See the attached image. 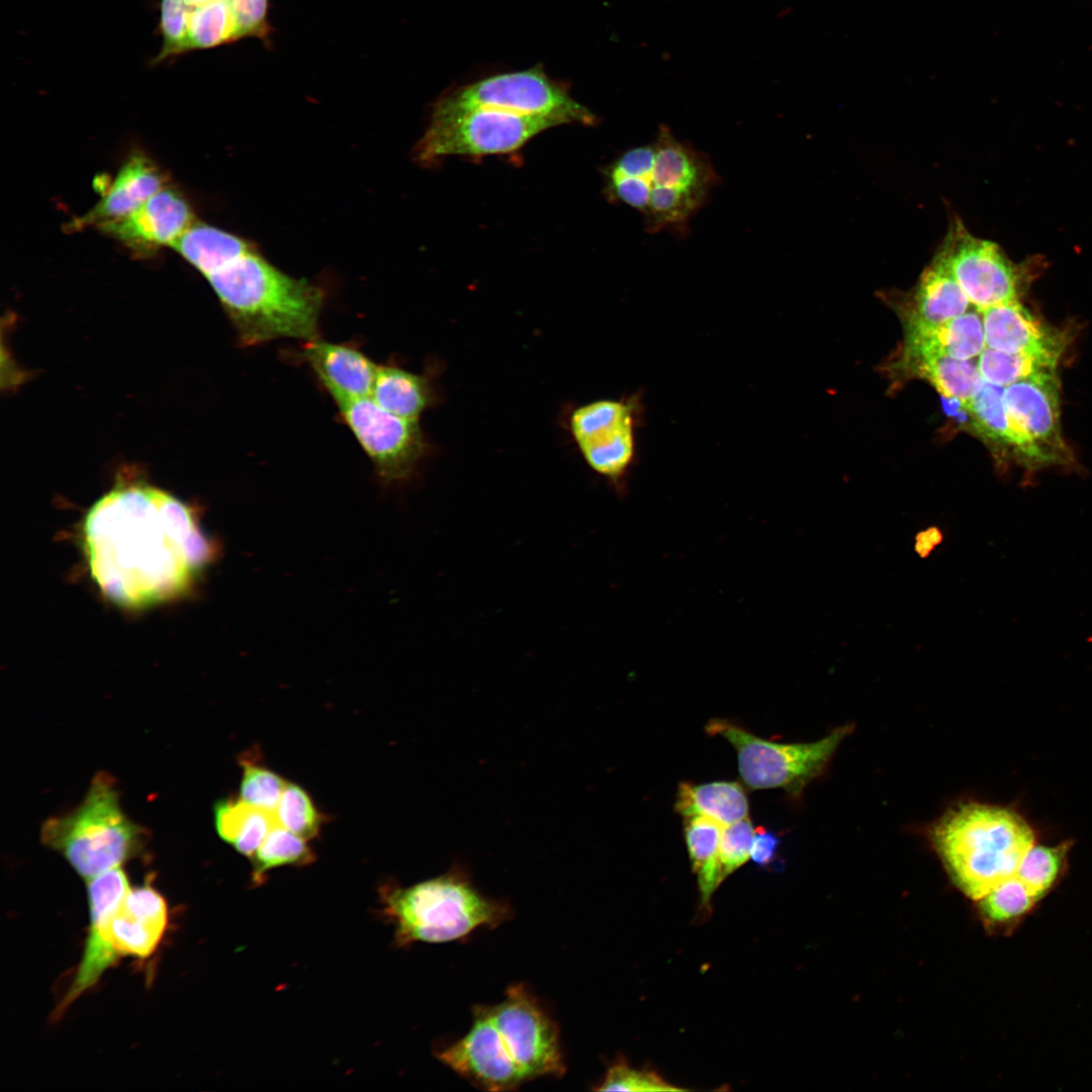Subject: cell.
Listing matches in <instances>:
<instances>
[{"label": "cell", "mask_w": 1092, "mask_h": 1092, "mask_svg": "<svg viewBox=\"0 0 1092 1092\" xmlns=\"http://www.w3.org/2000/svg\"><path fill=\"white\" fill-rule=\"evenodd\" d=\"M83 542L99 589L135 609L185 593L217 552L185 504L158 487L122 479L87 513Z\"/></svg>", "instance_id": "cell-1"}, {"label": "cell", "mask_w": 1092, "mask_h": 1092, "mask_svg": "<svg viewBox=\"0 0 1092 1092\" xmlns=\"http://www.w3.org/2000/svg\"><path fill=\"white\" fill-rule=\"evenodd\" d=\"M436 1058L475 1087L514 1091L565 1073L559 1027L524 984L511 985L496 1004H477L468 1031L439 1044Z\"/></svg>", "instance_id": "cell-2"}, {"label": "cell", "mask_w": 1092, "mask_h": 1092, "mask_svg": "<svg viewBox=\"0 0 1092 1092\" xmlns=\"http://www.w3.org/2000/svg\"><path fill=\"white\" fill-rule=\"evenodd\" d=\"M241 344L257 346L281 338H317L325 292L287 275L255 249L205 277Z\"/></svg>", "instance_id": "cell-3"}, {"label": "cell", "mask_w": 1092, "mask_h": 1092, "mask_svg": "<svg viewBox=\"0 0 1092 1092\" xmlns=\"http://www.w3.org/2000/svg\"><path fill=\"white\" fill-rule=\"evenodd\" d=\"M381 913L394 927V943H443L494 929L513 916L510 903L484 895L468 868L455 862L444 874L401 887H380Z\"/></svg>", "instance_id": "cell-4"}, {"label": "cell", "mask_w": 1092, "mask_h": 1092, "mask_svg": "<svg viewBox=\"0 0 1092 1092\" xmlns=\"http://www.w3.org/2000/svg\"><path fill=\"white\" fill-rule=\"evenodd\" d=\"M932 840L954 882L979 900L1015 875L1034 835L1014 812L970 803L942 817L933 828Z\"/></svg>", "instance_id": "cell-5"}, {"label": "cell", "mask_w": 1092, "mask_h": 1092, "mask_svg": "<svg viewBox=\"0 0 1092 1092\" xmlns=\"http://www.w3.org/2000/svg\"><path fill=\"white\" fill-rule=\"evenodd\" d=\"M144 829L121 809L113 779L93 778L83 801L71 812L42 824V843L61 853L86 881L136 855Z\"/></svg>", "instance_id": "cell-6"}, {"label": "cell", "mask_w": 1092, "mask_h": 1092, "mask_svg": "<svg viewBox=\"0 0 1092 1092\" xmlns=\"http://www.w3.org/2000/svg\"><path fill=\"white\" fill-rule=\"evenodd\" d=\"M705 730L711 736L723 737L735 748L740 778L750 790L783 789L799 797L824 770L850 728H838L808 743L772 742L723 718L711 719Z\"/></svg>", "instance_id": "cell-7"}, {"label": "cell", "mask_w": 1092, "mask_h": 1092, "mask_svg": "<svg viewBox=\"0 0 1092 1092\" xmlns=\"http://www.w3.org/2000/svg\"><path fill=\"white\" fill-rule=\"evenodd\" d=\"M561 124L564 122L556 117L488 108L432 114L414 155L422 165L431 166L451 156L509 154L540 132Z\"/></svg>", "instance_id": "cell-8"}, {"label": "cell", "mask_w": 1092, "mask_h": 1092, "mask_svg": "<svg viewBox=\"0 0 1092 1092\" xmlns=\"http://www.w3.org/2000/svg\"><path fill=\"white\" fill-rule=\"evenodd\" d=\"M653 142L644 226L650 234L680 230L703 207L719 177L707 155L678 141L666 125H660Z\"/></svg>", "instance_id": "cell-9"}, {"label": "cell", "mask_w": 1092, "mask_h": 1092, "mask_svg": "<svg viewBox=\"0 0 1092 1092\" xmlns=\"http://www.w3.org/2000/svg\"><path fill=\"white\" fill-rule=\"evenodd\" d=\"M488 108L532 116H551L564 122L595 125L598 117L551 80L541 67L494 75L452 89L434 104L432 114Z\"/></svg>", "instance_id": "cell-10"}, {"label": "cell", "mask_w": 1092, "mask_h": 1092, "mask_svg": "<svg viewBox=\"0 0 1092 1092\" xmlns=\"http://www.w3.org/2000/svg\"><path fill=\"white\" fill-rule=\"evenodd\" d=\"M640 405L637 395L598 399L575 408L569 420L586 464L619 491L636 459Z\"/></svg>", "instance_id": "cell-11"}, {"label": "cell", "mask_w": 1092, "mask_h": 1092, "mask_svg": "<svg viewBox=\"0 0 1092 1092\" xmlns=\"http://www.w3.org/2000/svg\"><path fill=\"white\" fill-rule=\"evenodd\" d=\"M335 402L383 482L412 476L427 449L419 420L396 416L370 396Z\"/></svg>", "instance_id": "cell-12"}, {"label": "cell", "mask_w": 1092, "mask_h": 1092, "mask_svg": "<svg viewBox=\"0 0 1092 1092\" xmlns=\"http://www.w3.org/2000/svg\"><path fill=\"white\" fill-rule=\"evenodd\" d=\"M936 254L977 310L1017 300L1019 268L997 244L974 237L960 219Z\"/></svg>", "instance_id": "cell-13"}, {"label": "cell", "mask_w": 1092, "mask_h": 1092, "mask_svg": "<svg viewBox=\"0 0 1092 1092\" xmlns=\"http://www.w3.org/2000/svg\"><path fill=\"white\" fill-rule=\"evenodd\" d=\"M129 889L127 875L120 867L109 869L87 880L89 932L73 983L60 1003L57 1013H62L85 991L94 986L103 973L118 961L108 940L107 921Z\"/></svg>", "instance_id": "cell-14"}, {"label": "cell", "mask_w": 1092, "mask_h": 1092, "mask_svg": "<svg viewBox=\"0 0 1092 1092\" xmlns=\"http://www.w3.org/2000/svg\"><path fill=\"white\" fill-rule=\"evenodd\" d=\"M1056 370L1012 383L1003 389L1004 406L1016 426L1044 453L1051 464L1068 460L1060 429Z\"/></svg>", "instance_id": "cell-15"}, {"label": "cell", "mask_w": 1092, "mask_h": 1092, "mask_svg": "<svg viewBox=\"0 0 1092 1092\" xmlns=\"http://www.w3.org/2000/svg\"><path fill=\"white\" fill-rule=\"evenodd\" d=\"M194 222L185 197L166 186L130 214L98 229L135 253L150 254L172 247Z\"/></svg>", "instance_id": "cell-16"}, {"label": "cell", "mask_w": 1092, "mask_h": 1092, "mask_svg": "<svg viewBox=\"0 0 1092 1092\" xmlns=\"http://www.w3.org/2000/svg\"><path fill=\"white\" fill-rule=\"evenodd\" d=\"M168 924L165 898L150 883L130 888L109 916L107 936L117 956L146 959L159 946Z\"/></svg>", "instance_id": "cell-17"}, {"label": "cell", "mask_w": 1092, "mask_h": 1092, "mask_svg": "<svg viewBox=\"0 0 1092 1092\" xmlns=\"http://www.w3.org/2000/svg\"><path fill=\"white\" fill-rule=\"evenodd\" d=\"M981 313L986 348L1027 354L1058 364L1067 338L1036 320L1018 299L991 306Z\"/></svg>", "instance_id": "cell-18"}, {"label": "cell", "mask_w": 1092, "mask_h": 1092, "mask_svg": "<svg viewBox=\"0 0 1092 1092\" xmlns=\"http://www.w3.org/2000/svg\"><path fill=\"white\" fill-rule=\"evenodd\" d=\"M299 355L335 401L370 396L378 365L358 349L315 338Z\"/></svg>", "instance_id": "cell-19"}, {"label": "cell", "mask_w": 1092, "mask_h": 1092, "mask_svg": "<svg viewBox=\"0 0 1092 1092\" xmlns=\"http://www.w3.org/2000/svg\"><path fill=\"white\" fill-rule=\"evenodd\" d=\"M166 187L158 166L144 154L131 155L121 166L102 198L73 226H96L120 219Z\"/></svg>", "instance_id": "cell-20"}, {"label": "cell", "mask_w": 1092, "mask_h": 1092, "mask_svg": "<svg viewBox=\"0 0 1092 1092\" xmlns=\"http://www.w3.org/2000/svg\"><path fill=\"white\" fill-rule=\"evenodd\" d=\"M970 301L936 254L912 294L907 330L929 329L968 311Z\"/></svg>", "instance_id": "cell-21"}, {"label": "cell", "mask_w": 1092, "mask_h": 1092, "mask_svg": "<svg viewBox=\"0 0 1092 1092\" xmlns=\"http://www.w3.org/2000/svg\"><path fill=\"white\" fill-rule=\"evenodd\" d=\"M1004 387L984 381L965 405L976 429L988 439L1012 447L1029 468L1050 465L1044 453L1011 420L1003 402Z\"/></svg>", "instance_id": "cell-22"}, {"label": "cell", "mask_w": 1092, "mask_h": 1092, "mask_svg": "<svg viewBox=\"0 0 1092 1092\" xmlns=\"http://www.w3.org/2000/svg\"><path fill=\"white\" fill-rule=\"evenodd\" d=\"M985 348L982 313L976 309L933 328L907 330L904 355L937 354L971 360Z\"/></svg>", "instance_id": "cell-23"}, {"label": "cell", "mask_w": 1092, "mask_h": 1092, "mask_svg": "<svg viewBox=\"0 0 1092 1092\" xmlns=\"http://www.w3.org/2000/svg\"><path fill=\"white\" fill-rule=\"evenodd\" d=\"M748 809L747 794L737 782L678 784L674 810L682 817L703 816L727 826L748 817Z\"/></svg>", "instance_id": "cell-24"}, {"label": "cell", "mask_w": 1092, "mask_h": 1092, "mask_svg": "<svg viewBox=\"0 0 1092 1092\" xmlns=\"http://www.w3.org/2000/svg\"><path fill=\"white\" fill-rule=\"evenodd\" d=\"M172 248L204 277L256 249L252 243L237 235L197 221Z\"/></svg>", "instance_id": "cell-25"}, {"label": "cell", "mask_w": 1092, "mask_h": 1092, "mask_svg": "<svg viewBox=\"0 0 1092 1092\" xmlns=\"http://www.w3.org/2000/svg\"><path fill=\"white\" fill-rule=\"evenodd\" d=\"M654 158V142L631 148L617 157L604 170L608 198L643 214L648 204L647 183Z\"/></svg>", "instance_id": "cell-26"}, {"label": "cell", "mask_w": 1092, "mask_h": 1092, "mask_svg": "<svg viewBox=\"0 0 1092 1092\" xmlns=\"http://www.w3.org/2000/svg\"><path fill=\"white\" fill-rule=\"evenodd\" d=\"M213 815L218 836L249 858L277 823L275 813L255 808L240 798L217 801Z\"/></svg>", "instance_id": "cell-27"}, {"label": "cell", "mask_w": 1092, "mask_h": 1092, "mask_svg": "<svg viewBox=\"0 0 1092 1092\" xmlns=\"http://www.w3.org/2000/svg\"><path fill=\"white\" fill-rule=\"evenodd\" d=\"M370 397L384 410L420 420L433 402L429 380L394 365H378Z\"/></svg>", "instance_id": "cell-28"}, {"label": "cell", "mask_w": 1092, "mask_h": 1092, "mask_svg": "<svg viewBox=\"0 0 1092 1092\" xmlns=\"http://www.w3.org/2000/svg\"><path fill=\"white\" fill-rule=\"evenodd\" d=\"M904 364L928 380L945 397L964 406L977 394L984 383L978 363L937 354L904 355Z\"/></svg>", "instance_id": "cell-29"}, {"label": "cell", "mask_w": 1092, "mask_h": 1092, "mask_svg": "<svg viewBox=\"0 0 1092 1092\" xmlns=\"http://www.w3.org/2000/svg\"><path fill=\"white\" fill-rule=\"evenodd\" d=\"M723 827L707 817H684L685 840L704 909L710 906L714 892L722 883L719 844Z\"/></svg>", "instance_id": "cell-30"}, {"label": "cell", "mask_w": 1092, "mask_h": 1092, "mask_svg": "<svg viewBox=\"0 0 1092 1092\" xmlns=\"http://www.w3.org/2000/svg\"><path fill=\"white\" fill-rule=\"evenodd\" d=\"M250 859L251 882L260 886L271 870L284 866H307L314 861L315 854L305 839L277 822Z\"/></svg>", "instance_id": "cell-31"}, {"label": "cell", "mask_w": 1092, "mask_h": 1092, "mask_svg": "<svg viewBox=\"0 0 1092 1092\" xmlns=\"http://www.w3.org/2000/svg\"><path fill=\"white\" fill-rule=\"evenodd\" d=\"M979 901L981 913L989 925L1011 930L1038 900L1014 875L997 884Z\"/></svg>", "instance_id": "cell-32"}, {"label": "cell", "mask_w": 1092, "mask_h": 1092, "mask_svg": "<svg viewBox=\"0 0 1092 1092\" xmlns=\"http://www.w3.org/2000/svg\"><path fill=\"white\" fill-rule=\"evenodd\" d=\"M242 38L229 0L194 7L189 20L188 51L212 49Z\"/></svg>", "instance_id": "cell-33"}, {"label": "cell", "mask_w": 1092, "mask_h": 1092, "mask_svg": "<svg viewBox=\"0 0 1092 1092\" xmlns=\"http://www.w3.org/2000/svg\"><path fill=\"white\" fill-rule=\"evenodd\" d=\"M984 381L1006 387L1032 375L1056 370L1057 363L1027 354L1005 353L985 348L978 357Z\"/></svg>", "instance_id": "cell-34"}, {"label": "cell", "mask_w": 1092, "mask_h": 1092, "mask_svg": "<svg viewBox=\"0 0 1092 1092\" xmlns=\"http://www.w3.org/2000/svg\"><path fill=\"white\" fill-rule=\"evenodd\" d=\"M1067 850L1066 844L1045 846L1033 843L1021 857L1015 876L1037 900L1059 880Z\"/></svg>", "instance_id": "cell-35"}, {"label": "cell", "mask_w": 1092, "mask_h": 1092, "mask_svg": "<svg viewBox=\"0 0 1092 1092\" xmlns=\"http://www.w3.org/2000/svg\"><path fill=\"white\" fill-rule=\"evenodd\" d=\"M275 816L281 826L305 840L320 833L325 820L306 791L293 783L286 784Z\"/></svg>", "instance_id": "cell-36"}, {"label": "cell", "mask_w": 1092, "mask_h": 1092, "mask_svg": "<svg viewBox=\"0 0 1092 1092\" xmlns=\"http://www.w3.org/2000/svg\"><path fill=\"white\" fill-rule=\"evenodd\" d=\"M241 765L243 776L239 798L255 808L275 813L287 782L251 757L243 756Z\"/></svg>", "instance_id": "cell-37"}, {"label": "cell", "mask_w": 1092, "mask_h": 1092, "mask_svg": "<svg viewBox=\"0 0 1092 1092\" xmlns=\"http://www.w3.org/2000/svg\"><path fill=\"white\" fill-rule=\"evenodd\" d=\"M195 6L187 0H162L160 27L163 44L155 63L187 52L188 28Z\"/></svg>", "instance_id": "cell-38"}, {"label": "cell", "mask_w": 1092, "mask_h": 1092, "mask_svg": "<svg viewBox=\"0 0 1092 1092\" xmlns=\"http://www.w3.org/2000/svg\"><path fill=\"white\" fill-rule=\"evenodd\" d=\"M598 1091H681L654 1071L631 1067L618 1060L609 1067L605 1076L594 1088Z\"/></svg>", "instance_id": "cell-39"}, {"label": "cell", "mask_w": 1092, "mask_h": 1092, "mask_svg": "<svg viewBox=\"0 0 1092 1092\" xmlns=\"http://www.w3.org/2000/svg\"><path fill=\"white\" fill-rule=\"evenodd\" d=\"M754 832L748 817L723 827L719 844L722 882L750 858Z\"/></svg>", "instance_id": "cell-40"}, {"label": "cell", "mask_w": 1092, "mask_h": 1092, "mask_svg": "<svg viewBox=\"0 0 1092 1092\" xmlns=\"http://www.w3.org/2000/svg\"><path fill=\"white\" fill-rule=\"evenodd\" d=\"M243 38L268 39L271 31L268 20L269 0H229Z\"/></svg>", "instance_id": "cell-41"}, {"label": "cell", "mask_w": 1092, "mask_h": 1092, "mask_svg": "<svg viewBox=\"0 0 1092 1092\" xmlns=\"http://www.w3.org/2000/svg\"><path fill=\"white\" fill-rule=\"evenodd\" d=\"M779 838L775 832L757 827L754 832L750 858L760 867H767L775 859L779 845Z\"/></svg>", "instance_id": "cell-42"}, {"label": "cell", "mask_w": 1092, "mask_h": 1092, "mask_svg": "<svg viewBox=\"0 0 1092 1092\" xmlns=\"http://www.w3.org/2000/svg\"><path fill=\"white\" fill-rule=\"evenodd\" d=\"M941 541V533L932 527L920 532L916 537L915 550L920 556H927Z\"/></svg>", "instance_id": "cell-43"}, {"label": "cell", "mask_w": 1092, "mask_h": 1092, "mask_svg": "<svg viewBox=\"0 0 1092 1092\" xmlns=\"http://www.w3.org/2000/svg\"><path fill=\"white\" fill-rule=\"evenodd\" d=\"M193 6H200L216 0H187Z\"/></svg>", "instance_id": "cell-44"}]
</instances>
